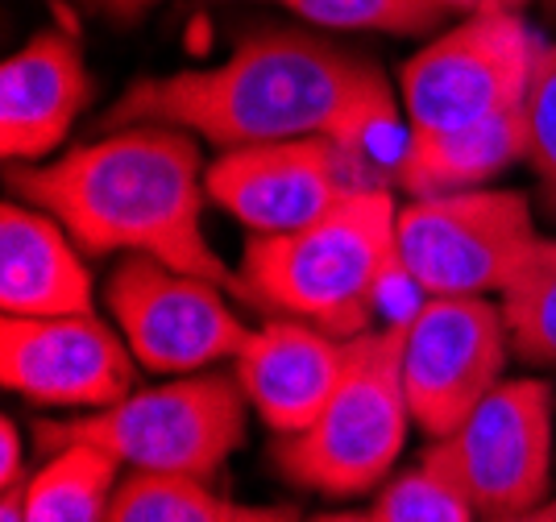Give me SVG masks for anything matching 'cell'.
Wrapping results in <instances>:
<instances>
[{
	"instance_id": "6da1fadb",
	"label": "cell",
	"mask_w": 556,
	"mask_h": 522,
	"mask_svg": "<svg viewBox=\"0 0 556 522\" xmlns=\"http://www.w3.org/2000/svg\"><path fill=\"white\" fill-rule=\"evenodd\" d=\"M9 187L22 204L50 212L84 253H141L241 298V273L204 232L208 170L184 129L121 125L47 166L17 162Z\"/></svg>"
},
{
	"instance_id": "7a4b0ae2",
	"label": "cell",
	"mask_w": 556,
	"mask_h": 522,
	"mask_svg": "<svg viewBox=\"0 0 556 522\" xmlns=\"http://www.w3.org/2000/svg\"><path fill=\"white\" fill-rule=\"evenodd\" d=\"M374 63L300 29L254 34L216 67L138 79L116 96L104 129L170 125L220 150L332 137Z\"/></svg>"
},
{
	"instance_id": "3957f363",
	"label": "cell",
	"mask_w": 556,
	"mask_h": 522,
	"mask_svg": "<svg viewBox=\"0 0 556 522\" xmlns=\"http://www.w3.org/2000/svg\"><path fill=\"white\" fill-rule=\"evenodd\" d=\"M237 273L245 303L353 341L374 328L391 278L403 273L399 204L387 187H353L316 225L250 237Z\"/></svg>"
},
{
	"instance_id": "277c9868",
	"label": "cell",
	"mask_w": 556,
	"mask_h": 522,
	"mask_svg": "<svg viewBox=\"0 0 556 522\" xmlns=\"http://www.w3.org/2000/svg\"><path fill=\"white\" fill-rule=\"evenodd\" d=\"M399 323L353 336L345 378L316 423L275 440V464L291 485L325 498H357L391 478L407 432L416 428L399 369Z\"/></svg>"
},
{
	"instance_id": "5b68a950",
	"label": "cell",
	"mask_w": 556,
	"mask_h": 522,
	"mask_svg": "<svg viewBox=\"0 0 556 522\" xmlns=\"http://www.w3.org/2000/svg\"><path fill=\"white\" fill-rule=\"evenodd\" d=\"M250 398L237 378L187 373L175 382L134 390L104 410H88L63 423H38L47 448L96 444L129 473L212 481L225 460L245 444Z\"/></svg>"
},
{
	"instance_id": "8992f818",
	"label": "cell",
	"mask_w": 556,
	"mask_h": 522,
	"mask_svg": "<svg viewBox=\"0 0 556 522\" xmlns=\"http://www.w3.org/2000/svg\"><path fill=\"white\" fill-rule=\"evenodd\" d=\"M540 54L544 42L523 13L462 17L403 63L399 91L412 133H448L519 113Z\"/></svg>"
},
{
	"instance_id": "52a82bcc",
	"label": "cell",
	"mask_w": 556,
	"mask_h": 522,
	"mask_svg": "<svg viewBox=\"0 0 556 522\" xmlns=\"http://www.w3.org/2000/svg\"><path fill=\"white\" fill-rule=\"evenodd\" d=\"M535 241L532 204L519 191L473 187L399 207V270L424 298L498 295Z\"/></svg>"
},
{
	"instance_id": "ba28073f",
	"label": "cell",
	"mask_w": 556,
	"mask_h": 522,
	"mask_svg": "<svg viewBox=\"0 0 556 522\" xmlns=\"http://www.w3.org/2000/svg\"><path fill=\"white\" fill-rule=\"evenodd\" d=\"M104 303L141 369L166 378L208 373L212 365L237 361L254 332L220 282L141 253H125L109 278Z\"/></svg>"
},
{
	"instance_id": "9c48e42d",
	"label": "cell",
	"mask_w": 556,
	"mask_h": 522,
	"mask_svg": "<svg viewBox=\"0 0 556 522\" xmlns=\"http://www.w3.org/2000/svg\"><path fill=\"white\" fill-rule=\"evenodd\" d=\"M428 453L457 478L482 519L544 506L556 469L553 386L544 378L498 382L462 428L432 440Z\"/></svg>"
},
{
	"instance_id": "30bf717a",
	"label": "cell",
	"mask_w": 556,
	"mask_h": 522,
	"mask_svg": "<svg viewBox=\"0 0 556 522\" xmlns=\"http://www.w3.org/2000/svg\"><path fill=\"white\" fill-rule=\"evenodd\" d=\"M399 369L407 407L424 435L444 440L503 382L510 357L498 303L478 295H428L399 319Z\"/></svg>"
},
{
	"instance_id": "8fae6325",
	"label": "cell",
	"mask_w": 556,
	"mask_h": 522,
	"mask_svg": "<svg viewBox=\"0 0 556 522\" xmlns=\"http://www.w3.org/2000/svg\"><path fill=\"white\" fill-rule=\"evenodd\" d=\"M134 378L138 357L96 311L0 323V382L25 403L88 415L134 394Z\"/></svg>"
},
{
	"instance_id": "7c38bea8",
	"label": "cell",
	"mask_w": 556,
	"mask_h": 522,
	"mask_svg": "<svg viewBox=\"0 0 556 522\" xmlns=\"http://www.w3.org/2000/svg\"><path fill=\"white\" fill-rule=\"evenodd\" d=\"M353 187L345 154L328 137H291L220 150L208 166V200L250 237H282L316 225Z\"/></svg>"
},
{
	"instance_id": "4fadbf2b",
	"label": "cell",
	"mask_w": 556,
	"mask_h": 522,
	"mask_svg": "<svg viewBox=\"0 0 556 522\" xmlns=\"http://www.w3.org/2000/svg\"><path fill=\"white\" fill-rule=\"evenodd\" d=\"M353 341L295 316H270L237 353V382L257 419L275 435H295L316 423L349 369Z\"/></svg>"
},
{
	"instance_id": "5bb4252c",
	"label": "cell",
	"mask_w": 556,
	"mask_h": 522,
	"mask_svg": "<svg viewBox=\"0 0 556 522\" xmlns=\"http://www.w3.org/2000/svg\"><path fill=\"white\" fill-rule=\"evenodd\" d=\"M92 96L84 50L71 29H42L0 67V154L38 162L67 141Z\"/></svg>"
},
{
	"instance_id": "9a60e30c",
	"label": "cell",
	"mask_w": 556,
	"mask_h": 522,
	"mask_svg": "<svg viewBox=\"0 0 556 522\" xmlns=\"http://www.w3.org/2000/svg\"><path fill=\"white\" fill-rule=\"evenodd\" d=\"M79 245L50 212L4 204L0 212V307L4 316L92 311V273Z\"/></svg>"
},
{
	"instance_id": "2e32d148",
	"label": "cell",
	"mask_w": 556,
	"mask_h": 522,
	"mask_svg": "<svg viewBox=\"0 0 556 522\" xmlns=\"http://www.w3.org/2000/svg\"><path fill=\"white\" fill-rule=\"evenodd\" d=\"M523 158H528V125L519 109L469 129L412 133L403 158L394 166V182L412 200L473 191V187H490V179H498L507 166Z\"/></svg>"
},
{
	"instance_id": "e0dca14e",
	"label": "cell",
	"mask_w": 556,
	"mask_h": 522,
	"mask_svg": "<svg viewBox=\"0 0 556 522\" xmlns=\"http://www.w3.org/2000/svg\"><path fill=\"white\" fill-rule=\"evenodd\" d=\"M121 469L125 464L96 444H59L22 485L25 522H104Z\"/></svg>"
},
{
	"instance_id": "ac0fdd59",
	"label": "cell",
	"mask_w": 556,
	"mask_h": 522,
	"mask_svg": "<svg viewBox=\"0 0 556 522\" xmlns=\"http://www.w3.org/2000/svg\"><path fill=\"white\" fill-rule=\"evenodd\" d=\"M104 522H300V510L220 498L212 481L200 478L125 473Z\"/></svg>"
},
{
	"instance_id": "d6986e66",
	"label": "cell",
	"mask_w": 556,
	"mask_h": 522,
	"mask_svg": "<svg viewBox=\"0 0 556 522\" xmlns=\"http://www.w3.org/2000/svg\"><path fill=\"white\" fill-rule=\"evenodd\" d=\"M510 353L532 369H556V237H540L498 291Z\"/></svg>"
},
{
	"instance_id": "ffe728a7",
	"label": "cell",
	"mask_w": 556,
	"mask_h": 522,
	"mask_svg": "<svg viewBox=\"0 0 556 522\" xmlns=\"http://www.w3.org/2000/svg\"><path fill=\"white\" fill-rule=\"evenodd\" d=\"M374 522H482L457 478L424 448L412 469H399L378 485Z\"/></svg>"
},
{
	"instance_id": "44dd1931",
	"label": "cell",
	"mask_w": 556,
	"mask_h": 522,
	"mask_svg": "<svg viewBox=\"0 0 556 522\" xmlns=\"http://www.w3.org/2000/svg\"><path fill=\"white\" fill-rule=\"evenodd\" d=\"M332 34H428L444 9L437 0H262Z\"/></svg>"
},
{
	"instance_id": "7402d4cb",
	"label": "cell",
	"mask_w": 556,
	"mask_h": 522,
	"mask_svg": "<svg viewBox=\"0 0 556 522\" xmlns=\"http://www.w3.org/2000/svg\"><path fill=\"white\" fill-rule=\"evenodd\" d=\"M523 125H528V166H532L540 195L556 216V42L544 46L535 63L532 88L523 100Z\"/></svg>"
},
{
	"instance_id": "603a6c76",
	"label": "cell",
	"mask_w": 556,
	"mask_h": 522,
	"mask_svg": "<svg viewBox=\"0 0 556 522\" xmlns=\"http://www.w3.org/2000/svg\"><path fill=\"white\" fill-rule=\"evenodd\" d=\"M22 432H17V423L13 419H4L0 423V494L4 489H22L25 478H22Z\"/></svg>"
},
{
	"instance_id": "cb8c5ba5",
	"label": "cell",
	"mask_w": 556,
	"mask_h": 522,
	"mask_svg": "<svg viewBox=\"0 0 556 522\" xmlns=\"http://www.w3.org/2000/svg\"><path fill=\"white\" fill-rule=\"evenodd\" d=\"M444 13L457 17H486V13H523L528 0H437Z\"/></svg>"
},
{
	"instance_id": "d4e9b609",
	"label": "cell",
	"mask_w": 556,
	"mask_h": 522,
	"mask_svg": "<svg viewBox=\"0 0 556 522\" xmlns=\"http://www.w3.org/2000/svg\"><path fill=\"white\" fill-rule=\"evenodd\" d=\"M79 4H88L92 13H104L109 22H138L141 13H150L163 0H79Z\"/></svg>"
},
{
	"instance_id": "484cf974",
	"label": "cell",
	"mask_w": 556,
	"mask_h": 522,
	"mask_svg": "<svg viewBox=\"0 0 556 522\" xmlns=\"http://www.w3.org/2000/svg\"><path fill=\"white\" fill-rule=\"evenodd\" d=\"M482 522H556V501L548 498L535 510H523V514H498V519H482Z\"/></svg>"
},
{
	"instance_id": "4316f807",
	"label": "cell",
	"mask_w": 556,
	"mask_h": 522,
	"mask_svg": "<svg viewBox=\"0 0 556 522\" xmlns=\"http://www.w3.org/2000/svg\"><path fill=\"white\" fill-rule=\"evenodd\" d=\"M0 522H25L22 489H4V494H0Z\"/></svg>"
},
{
	"instance_id": "83f0119b",
	"label": "cell",
	"mask_w": 556,
	"mask_h": 522,
	"mask_svg": "<svg viewBox=\"0 0 556 522\" xmlns=\"http://www.w3.org/2000/svg\"><path fill=\"white\" fill-rule=\"evenodd\" d=\"M312 522H374V514L366 510V514H353V510H337V514H320V519Z\"/></svg>"
},
{
	"instance_id": "f1b7e54d",
	"label": "cell",
	"mask_w": 556,
	"mask_h": 522,
	"mask_svg": "<svg viewBox=\"0 0 556 522\" xmlns=\"http://www.w3.org/2000/svg\"><path fill=\"white\" fill-rule=\"evenodd\" d=\"M544 9H548V13L556 17V0H544Z\"/></svg>"
}]
</instances>
